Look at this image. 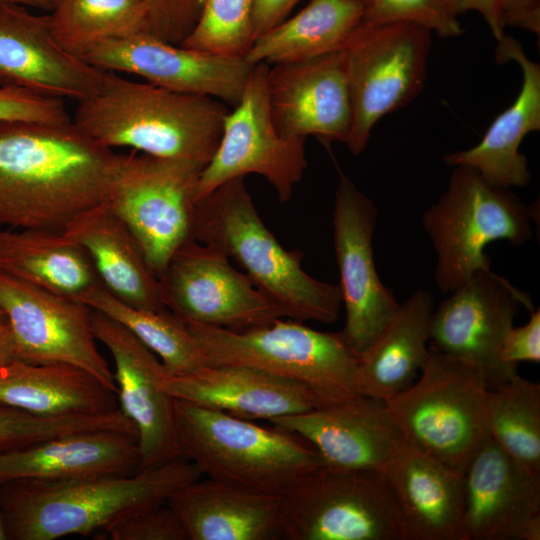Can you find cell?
<instances>
[{"instance_id":"obj_1","label":"cell","mask_w":540,"mask_h":540,"mask_svg":"<svg viewBox=\"0 0 540 540\" xmlns=\"http://www.w3.org/2000/svg\"><path fill=\"white\" fill-rule=\"evenodd\" d=\"M121 159L72 122L0 123V225L62 231L106 201Z\"/></svg>"},{"instance_id":"obj_2","label":"cell","mask_w":540,"mask_h":540,"mask_svg":"<svg viewBox=\"0 0 540 540\" xmlns=\"http://www.w3.org/2000/svg\"><path fill=\"white\" fill-rule=\"evenodd\" d=\"M202 474L180 457L129 475L0 484L8 540H55L107 531L129 515L166 503Z\"/></svg>"},{"instance_id":"obj_3","label":"cell","mask_w":540,"mask_h":540,"mask_svg":"<svg viewBox=\"0 0 540 540\" xmlns=\"http://www.w3.org/2000/svg\"><path fill=\"white\" fill-rule=\"evenodd\" d=\"M229 110L213 97L128 80L105 71L98 90L78 101L72 123L99 144L206 165Z\"/></svg>"},{"instance_id":"obj_4","label":"cell","mask_w":540,"mask_h":540,"mask_svg":"<svg viewBox=\"0 0 540 540\" xmlns=\"http://www.w3.org/2000/svg\"><path fill=\"white\" fill-rule=\"evenodd\" d=\"M194 238L233 258L287 318L337 320L342 304L338 285L308 275L303 253L282 247L260 218L244 178L230 180L196 202Z\"/></svg>"},{"instance_id":"obj_5","label":"cell","mask_w":540,"mask_h":540,"mask_svg":"<svg viewBox=\"0 0 540 540\" xmlns=\"http://www.w3.org/2000/svg\"><path fill=\"white\" fill-rule=\"evenodd\" d=\"M174 424L182 457L209 478L285 496L323 465L306 440L274 425L176 399Z\"/></svg>"},{"instance_id":"obj_6","label":"cell","mask_w":540,"mask_h":540,"mask_svg":"<svg viewBox=\"0 0 540 540\" xmlns=\"http://www.w3.org/2000/svg\"><path fill=\"white\" fill-rule=\"evenodd\" d=\"M534 210L510 188L491 185L469 166H455L447 188L422 216L436 253L438 289L449 294L476 271L491 270L488 244L529 241Z\"/></svg>"},{"instance_id":"obj_7","label":"cell","mask_w":540,"mask_h":540,"mask_svg":"<svg viewBox=\"0 0 540 540\" xmlns=\"http://www.w3.org/2000/svg\"><path fill=\"white\" fill-rule=\"evenodd\" d=\"M209 364H243L308 387L321 407L358 395L359 355L341 333L315 330L297 320L277 319L246 331L186 324Z\"/></svg>"},{"instance_id":"obj_8","label":"cell","mask_w":540,"mask_h":540,"mask_svg":"<svg viewBox=\"0 0 540 540\" xmlns=\"http://www.w3.org/2000/svg\"><path fill=\"white\" fill-rule=\"evenodd\" d=\"M488 390L477 367L429 346L415 381L386 405L406 443L464 473L490 438Z\"/></svg>"},{"instance_id":"obj_9","label":"cell","mask_w":540,"mask_h":540,"mask_svg":"<svg viewBox=\"0 0 540 540\" xmlns=\"http://www.w3.org/2000/svg\"><path fill=\"white\" fill-rule=\"evenodd\" d=\"M431 31L410 22L362 21L342 49L352 107L346 145L357 156L376 123L423 90Z\"/></svg>"},{"instance_id":"obj_10","label":"cell","mask_w":540,"mask_h":540,"mask_svg":"<svg viewBox=\"0 0 540 540\" xmlns=\"http://www.w3.org/2000/svg\"><path fill=\"white\" fill-rule=\"evenodd\" d=\"M205 165L147 154H122L106 199L140 243L157 276L194 238L195 190Z\"/></svg>"},{"instance_id":"obj_11","label":"cell","mask_w":540,"mask_h":540,"mask_svg":"<svg viewBox=\"0 0 540 540\" xmlns=\"http://www.w3.org/2000/svg\"><path fill=\"white\" fill-rule=\"evenodd\" d=\"M284 499V539L401 540L398 508L383 473L322 465Z\"/></svg>"},{"instance_id":"obj_12","label":"cell","mask_w":540,"mask_h":540,"mask_svg":"<svg viewBox=\"0 0 540 540\" xmlns=\"http://www.w3.org/2000/svg\"><path fill=\"white\" fill-rule=\"evenodd\" d=\"M269 67L252 66L239 102L225 118L217 149L199 175L196 202L230 180L258 174L284 203L303 178L308 165L305 138H286L277 131L268 103Z\"/></svg>"},{"instance_id":"obj_13","label":"cell","mask_w":540,"mask_h":540,"mask_svg":"<svg viewBox=\"0 0 540 540\" xmlns=\"http://www.w3.org/2000/svg\"><path fill=\"white\" fill-rule=\"evenodd\" d=\"M219 249L191 240L158 277L165 307L185 324L246 331L286 317Z\"/></svg>"},{"instance_id":"obj_14","label":"cell","mask_w":540,"mask_h":540,"mask_svg":"<svg viewBox=\"0 0 540 540\" xmlns=\"http://www.w3.org/2000/svg\"><path fill=\"white\" fill-rule=\"evenodd\" d=\"M0 308L16 360L71 364L117 393L113 370L97 347L87 305L0 271Z\"/></svg>"},{"instance_id":"obj_15","label":"cell","mask_w":540,"mask_h":540,"mask_svg":"<svg viewBox=\"0 0 540 540\" xmlns=\"http://www.w3.org/2000/svg\"><path fill=\"white\" fill-rule=\"evenodd\" d=\"M520 306L534 309L528 293L492 270L476 271L434 308L429 346L474 365L495 389L518 375L500 349Z\"/></svg>"},{"instance_id":"obj_16","label":"cell","mask_w":540,"mask_h":540,"mask_svg":"<svg viewBox=\"0 0 540 540\" xmlns=\"http://www.w3.org/2000/svg\"><path fill=\"white\" fill-rule=\"evenodd\" d=\"M374 202L339 174L333 209V241L346 321L340 332L360 356L381 333L400 303L380 280L373 252Z\"/></svg>"},{"instance_id":"obj_17","label":"cell","mask_w":540,"mask_h":540,"mask_svg":"<svg viewBox=\"0 0 540 540\" xmlns=\"http://www.w3.org/2000/svg\"><path fill=\"white\" fill-rule=\"evenodd\" d=\"M83 59L103 71L134 74L153 85L213 97L233 107L253 66L244 57L188 49L144 31L105 41Z\"/></svg>"},{"instance_id":"obj_18","label":"cell","mask_w":540,"mask_h":540,"mask_svg":"<svg viewBox=\"0 0 540 540\" xmlns=\"http://www.w3.org/2000/svg\"><path fill=\"white\" fill-rule=\"evenodd\" d=\"M94 335L114 364L119 408L137 431L138 471L182 457L174 424V399L164 390L169 373L161 360L124 326L91 309Z\"/></svg>"},{"instance_id":"obj_19","label":"cell","mask_w":540,"mask_h":540,"mask_svg":"<svg viewBox=\"0 0 540 540\" xmlns=\"http://www.w3.org/2000/svg\"><path fill=\"white\" fill-rule=\"evenodd\" d=\"M273 123L286 138L314 136L325 145L346 143L352 107L343 50L274 64L267 75Z\"/></svg>"},{"instance_id":"obj_20","label":"cell","mask_w":540,"mask_h":540,"mask_svg":"<svg viewBox=\"0 0 540 540\" xmlns=\"http://www.w3.org/2000/svg\"><path fill=\"white\" fill-rule=\"evenodd\" d=\"M104 74L58 43L49 14L0 5V86L78 102L98 90Z\"/></svg>"},{"instance_id":"obj_21","label":"cell","mask_w":540,"mask_h":540,"mask_svg":"<svg viewBox=\"0 0 540 540\" xmlns=\"http://www.w3.org/2000/svg\"><path fill=\"white\" fill-rule=\"evenodd\" d=\"M269 422L306 440L323 465L337 469L383 473L406 443L386 402L364 395Z\"/></svg>"},{"instance_id":"obj_22","label":"cell","mask_w":540,"mask_h":540,"mask_svg":"<svg viewBox=\"0 0 540 540\" xmlns=\"http://www.w3.org/2000/svg\"><path fill=\"white\" fill-rule=\"evenodd\" d=\"M467 540H539L540 475L489 438L464 471Z\"/></svg>"},{"instance_id":"obj_23","label":"cell","mask_w":540,"mask_h":540,"mask_svg":"<svg viewBox=\"0 0 540 540\" xmlns=\"http://www.w3.org/2000/svg\"><path fill=\"white\" fill-rule=\"evenodd\" d=\"M164 390L176 400L246 419H266L321 407L306 386L243 364H207L184 375H167Z\"/></svg>"},{"instance_id":"obj_24","label":"cell","mask_w":540,"mask_h":540,"mask_svg":"<svg viewBox=\"0 0 540 540\" xmlns=\"http://www.w3.org/2000/svg\"><path fill=\"white\" fill-rule=\"evenodd\" d=\"M383 474L398 508L401 540H467L464 473L405 443Z\"/></svg>"},{"instance_id":"obj_25","label":"cell","mask_w":540,"mask_h":540,"mask_svg":"<svg viewBox=\"0 0 540 540\" xmlns=\"http://www.w3.org/2000/svg\"><path fill=\"white\" fill-rule=\"evenodd\" d=\"M495 55L499 62L514 61L520 67L518 96L475 146L450 153L443 160L448 166L473 168L491 185L524 187L531 174L520 145L526 135L540 130V66L525 54L519 41L506 34L497 41Z\"/></svg>"},{"instance_id":"obj_26","label":"cell","mask_w":540,"mask_h":540,"mask_svg":"<svg viewBox=\"0 0 540 540\" xmlns=\"http://www.w3.org/2000/svg\"><path fill=\"white\" fill-rule=\"evenodd\" d=\"M166 503L189 540L284 539L282 495L207 477L180 488Z\"/></svg>"},{"instance_id":"obj_27","label":"cell","mask_w":540,"mask_h":540,"mask_svg":"<svg viewBox=\"0 0 540 540\" xmlns=\"http://www.w3.org/2000/svg\"><path fill=\"white\" fill-rule=\"evenodd\" d=\"M137 436L115 430L67 434L0 451V484L12 480H69L138 471Z\"/></svg>"},{"instance_id":"obj_28","label":"cell","mask_w":540,"mask_h":540,"mask_svg":"<svg viewBox=\"0 0 540 540\" xmlns=\"http://www.w3.org/2000/svg\"><path fill=\"white\" fill-rule=\"evenodd\" d=\"M61 232L85 250L101 284L116 298L143 310H168L140 243L106 202L78 213Z\"/></svg>"},{"instance_id":"obj_29","label":"cell","mask_w":540,"mask_h":540,"mask_svg":"<svg viewBox=\"0 0 540 540\" xmlns=\"http://www.w3.org/2000/svg\"><path fill=\"white\" fill-rule=\"evenodd\" d=\"M434 297L418 289L359 356L356 384L360 395L387 402L417 378L428 352Z\"/></svg>"},{"instance_id":"obj_30","label":"cell","mask_w":540,"mask_h":540,"mask_svg":"<svg viewBox=\"0 0 540 540\" xmlns=\"http://www.w3.org/2000/svg\"><path fill=\"white\" fill-rule=\"evenodd\" d=\"M0 404L41 417L119 409L117 393L80 367L20 360L0 367Z\"/></svg>"},{"instance_id":"obj_31","label":"cell","mask_w":540,"mask_h":540,"mask_svg":"<svg viewBox=\"0 0 540 540\" xmlns=\"http://www.w3.org/2000/svg\"><path fill=\"white\" fill-rule=\"evenodd\" d=\"M0 271L74 299L101 284L85 250L49 229H0Z\"/></svg>"},{"instance_id":"obj_32","label":"cell","mask_w":540,"mask_h":540,"mask_svg":"<svg viewBox=\"0 0 540 540\" xmlns=\"http://www.w3.org/2000/svg\"><path fill=\"white\" fill-rule=\"evenodd\" d=\"M363 0H311L300 12L255 38L244 56L255 65L316 58L342 50L361 24Z\"/></svg>"},{"instance_id":"obj_33","label":"cell","mask_w":540,"mask_h":540,"mask_svg":"<svg viewBox=\"0 0 540 540\" xmlns=\"http://www.w3.org/2000/svg\"><path fill=\"white\" fill-rule=\"evenodd\" d=\"M76 299L124 326L161 360L169 375L188 374L209 364L187 325L169 310L135 308L102 284Z\"/></svg>"},{"instance_id":"obj_34","label":"cell","mask_w":540,"mask_h":540,"mask_svg":"<svg viewBox=\"0 0 540 540\" xmlns=\"http://www.w3.org/2000/svg\"><path fill=\"white\" fill-rule=\"evenodd\" d=\"M49 15L58 43L83 59L105 41L144 31L147 5L146 0H60Z\"/></svg>"},{"instance_id":"obj_35","label":"cell","mask_w":540,"mask_h":540,"mask_svg":"<svg viewBox=\"0 0 540 540\" xmlns=\"http://www.w3.org/2000/svg\"><path fill=\"white\" fill-rule=\"evenodd\" d=\"M485 418L490 438L514 460L540 475V385L518 374L489 389Z\"/></svg>"},{"instance_id":"obj_36","label":"cell","mask_w":540,"mask_h":540,"mask_svg":"<svg viewBox=\"0 0 540 540\" xmlns=\"http://www.w3.org/2000/svg\"><path fill=\"white\" fill-rule=\"evenodd\" d=\"M253 0H204L198 20L181 46L210 54L244 57L253 41Z\"/></svg>"},{"instance_id":"obj_37","label":"cell","mask_w":540,"mask_h":540,"mask_svg":"<svg viewBox=\"0 0 540 540\" xmlns=\"http://www.w3.org/2000/svg\"><path fill=\"white\" fill-rule=\"evenodd\" d=\"M128 423L120 410L101 414L41 417L0 404V451L16 449L67 434L125 431Z\"/></svg>"},{"instance_id":"obj_38","label":"cell","mask_w":540,"mask_h":540,"mask_svg":"<svg viewBox=\"0 0 540 540\" xmlns=\"http://www.w3.org/2000/svg\"><path fill=\"white\" fill-rule=\"evenodd\" d=\"M363 21L410 22L443 38L457 37L463 33L455 0H372L366 4Z\"/></svg>"},{"instance_id":"obj_39","label":"cell","mask_w":540,"mask_h":540,"mask_svg":"<svg viewBox=\"0 0 540 540\" xmlns=\"http://www.w3.org/2000/svg\"><path fill=\"white\" fill-rule=\"evenodd\" d=\"M106 533L111 540H189L181 519L167 503L133 513Z\"/></svg>"},{"instance_id":"obj_40","label":"cell","mask_w":540,"mask_h":540,"mask_svg":"<svg viewBox=\"0 0 540 540\" xmlns=\"http://www.w3.org/2000/svg\"><path fill=\"white\" fill-rule=\"evenodd\" d=\"M35 122L63 125L72 122L63 99L0 86V123Z\"/></svg>"},{"instance_id":"obj_41","label":"cell","mask_w":540,"mask_h":540,"mask_svg":"<svg viewBox=\"0 0 540 540\" xmlns=\"http://www.w3.org/2000/svg\"><path fill=\"white\" fill-rule=\"evenodd\" d=\"M204 0H146L144 32L180 45L192 31Z\"/></svg>"},{"instance_id":"obj_42","label":"cell","mask_w":540,"mask_h":540,"mask_svg":"<svg viewBox=\"0 0 540 540\" xmlns=\"http://www.w3.org/2000/svg\"><path fill=\"white\" fill-rule=\"evenodd\" d=\"M530 313L529 321L522 326L513 325L502 341L500 358L509 365L540 361V310Z\"/></svg>"},{"instance_id":"obj_43","label":"cell","mask_w":540,"mask_h":540,"mask_svg":"<svg viewBox=\"0 0 540 540\" xmlns=\"http://www.w3.org/2000/svg\"><path fill=\"white\" fill-rule=\"evenodd\" d=\"M301 0H253L254 40L285 20Z\"/></svg>"},{"instance_id":"obj_44","label":"cell","mask_w":540,"mask_h":540,"mask_svg":"<svg viewBox=\"0 0 540 540\" xmlns=\"http://www.w3.org/2000/svg\"><path fill=\"white\" fill-rule=\"evenodd\" d=\"M504 26H514L540 36V0H503Z\"/></svg>"},{"instance_id":"obj_45","label":"cell","mask_w":540,"mask_h":540,"mask_svg":"<svg viewBox=\"0 0 540 540\" xmlns=\"http://www.w3.org/2000/svg\"><path fill=\"white\" fill-rule=\"evenodd\" d=\"M502 3L503 0H455V8L458 15L467 11L479 13L498 41L505 35V26L502 20Z\"/></svg>"},{"instance_id":"obj_46","label":"cell","mask_w":540,"mask_h":540,"mask_svg":"<svg viewBox=\"0 0 540 540\" xmlns=\"http://www.w3.org/2000/svg\"><path fill=\"white\" fill-rule=\"evenodd\" d=\"M16 360L11 333L6 323L0 328V367Z\"/></svg>"},{"instance_id":"obj_47","label":"cell","mask_w":540,"mask_h":540,"mask_svg":"<svg viewBox=\"0 0 540 540\" xmlns=\"http://www.w3.org/2000/svg\"><path fill=\"white\" fill-rule=\"evenodd\" d=\"M3 4H20L24 6H32L47 9L43 0H0V5Z\"/></svg>"},{"instance_id":"obj_48","label":"cell","mask_w":540,"mask_h":540,"mask_svg":"<svg viewBox=\"0 0 540 540\" xmlns=\"http://www.w3.org/2000/svg\"><path fill=\"white\" fill-rule=\"evenodd\" d=\"M0 540H8L7 531L5 527V522L0 506Z\"/></svg>"},{"instance_id":"obj_49","label":"cell","mask_w":540,"mask_h":540,"mask_svg":"<svg viewBox=\"0 0 540 540\" xmlns=\"http://www.w3.org/2000/svg\"><path fill=\"white\" fill-rule=\"evenodd\" d=\"M47 9H53L60 0H43Z\"/></svg>"},{"instance_id":"obj_50","label":"cell","mask_w":540,"mask_h":540,"mask_svg":"<svg viewBox=\"0 0 540 540\" xmlns=\"http://www.w3.org/2000/svg\"><path fill=\"white\" fill-rule=\"evenodd\" d=\"M6 323H7V321H6L5 315H4L3 311L0 308V328L2 326H4Z\"/></svg>"},{"instance_id":"obj_51","label":"cell","mask_w":540,"mask_h":540,"mask_svg":"<svg viewBox=\"0 0 540 540\" xmlns=\"http://www.w3.org/2000/svg\"><path fill=\"white\" fill-rule=\"evenodd\" d=\"M365 2V4L371 2L372 0H363Z\"/></svg>"}]
</instances>
